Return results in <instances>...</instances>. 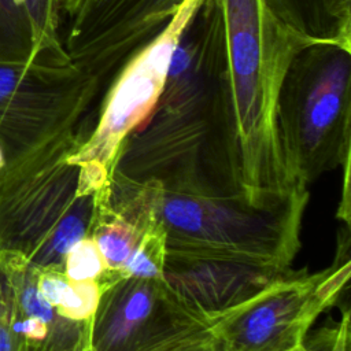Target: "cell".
Instances as JSON below:
<instances>
[{
  "instance_id": "1",
  "label": "cell",
  "mask_w": 351,
  "mask_h": 351,
  "mask_svg": "<svg viewBox=\"0 0 351 351\" xmlns=\"http://www.w3.org/2000/svg\"><path fill=\"white\" fill-rule=\"evenodd\" d=\"M111 177L171 193L244 196L221 0H203L188 21L160 95L123 140Z\"/></svg>"
},
{
  "instance_id": "2",
  "label": "cell",
  "mask_w": 351,
  "mask_h": 351,
  "mask_svg": "<svg viewBox=\"0 0 351 351\" xmlns=\"http://www.w3.org/2000/svg\"><path fill=\"white\" fill-rule=\"evenodd\" d=\"M221 4L243 193L254 203H266L300 185L285 165L276 100L284 69L306 40L281 26L262 0Z\"/></svg>"
},
{
  "instance_id": "3",
  "label": "cell",
  "mask_w": 351,
  "mask_h": 351,
  "mask_svg": "<svg viewBox=\"0 0 351 351\" xmlns=\"http://www.w3.org/2000/svg\"><path fill=\"white\" fill-rule=\"evenodd\" d=\"M307 202L304 185L266 203H254L243 195L171 193L159 186L154 211L165 232L167 252L289 271L300 250Z\"/></svg>"
},
{
  "instance_id": "4",
  "label": "cell",
  "mask_w": 351,
  "mask_h": 351,
  "mask_svg": "<svg viewBox=\"0 0 351 351\" xmlns=\"http://www.w3.org/2000/svg\"><path fill=\"white\" fill-rule=\"evenodd\" d=\"M278 138L295 184L350 166L351 48L303 41L292 52L276 100Z\"/></svg>"
},
{
  "instance_id": "5",
  "label": "cell",
  "mask_w": 351,
  "mask_h": 351,
  "mask_svg": "<svg viewBox=\"0 0 351 351\" xmlns=\"http://www.w3.org/2000/svg\"><path fill=\"white\" fill-rule=\"evenodd\" d=\"M99 99L97 82L73 63H0V148L5 163L48 148L75 151Z\"/></svg>"
},
{
  "instance_id": "6",
  "label": "cell",
  "mask_w": 351,
  "mask_h": 351,
  "mask_svg": "<svg viewBox=\"0 0 351 351\" xmlns=\"http://www.w3.org/2000/svg\"><path fill=\"white\" fill-rule=\"evenodd\" d=\"M203 0H184L166 27L119 70L86 121V136L67 158L80 169L77 193L110 185L123 140L144 121L158 100L178 40Z\"/></svg>"
},
{
  "instance_id": "7",
  "label": "cell",
  "mask_w": 351,
  "mask_h": 351,
  "mask_svg": "<svg viewBox=\"0 0 351 351\" xmlns=\"http://www.w3.org/2000/svg\"><path fill=\"white\" fill-rule=\"evenodd\" d=\"M348 245L346 232L330 266L314 273H288L219 318L211 328L222 351L296 350L315 319L347 287L351 276Z\"/></svg>"
},
{
  "instance_id": "8",
  "label": "cell",
  "mask_w": 351,
  "mask_h": 351,
  "mask_svg": "<svg viewBox=\"0 0 351 351\" xmlns=\"http://www.w3.org/2000/svg\"><path fill=\"white\" fill-rule=\"evenodd\" d=\"M184 0H60V40L100 96L128 60L155 38Z\"/></svg>"
},
{
  "instance_id": "9",
  "label": "cell",
  "mask_w": 351,
  "mask_h": 351,
  "mask_svg": "<svg viewBox=\"0 0 351 351\" xmlns=\"http://www.w3.org/2000/svg\"><path fill=\"white\" fill-rule=\"evenodd\" d=\"M73 148H48L0 170V252L33 263L77 196Z\"/></svg>"
},
{
  "instance_id": "10",
  "label": "cell",
  "mask_w": 351,
  "mask_h": 351,
  "mask_svg": "<svg viewBox=\"0 0 351 351\" xmlns=\"http://www.w3.org/2000/svg\"><path fill=\"white\" fill-rule=\"evenodd\" d=\"M200 325L210 324L176 302L162 280L119 277L101 291L89 340L92 351H145Z\"/></svg>"
},
{
  "instance_id": "11",
  "label": "cell",
  "mask_w": 351,
  "mask_h": 351,
  "mask_svg": "<svg viewBox=\"0 0 351 351\" xmlns=\"http://www.w3.org/2000/svg\"><path fill=\"white\" fill-rule=\"evenodd\" d=\"M289 271L167 252L162 282L189 314L214 325Z\"/></svg>"
},
{
  "instance_id": "12",
  "label": "cell",
  "mask_w": 351,
  "mask_h": 351,
  "mask_svg": "<svg viewBox=\"0 0 351 351\" xmlns=\"http://www.w3.org/2000/svg\"><path fill=\"white\" fill-rule=\"evenodd\" d=\"M108 191L110 185L97 193L88 237L95 241L106 265V273L121 276L123 263L149 225H144L133 215L111 206Z\"/></svg>"
},
{
  "instance_id": "13",
  "label": "cell",
  "mask_w": 351,
  "mask_h": 351,
  "mask_svg": "<svg viewBox=\"0 0 351 351\" xmlns=\"http://www.w3.org/2000/svg\"><path fill=\"white\" fill-rule=\"evenodd\" d=\"M32 29V63H71L60 40V0H22Z\"/></svg>"
},
{
  "instance_id": "14",
  "label": "cell",
  "mask_w": 351,
  "mask_h": 351,
  "mask_svg": "<svg viewBox=\"0 0 351 351\" xmlns=\"http://www.w3.org/2000/svg\"><path fill=\"white\" fill-rule=\"evenodd\" d=\"M33 38L22 0H0V63H32Z\"/></svg>"
},
{
  "instance_id": "15",
  "label": "cell",
  "mask_w": 351,
  "mask_h": 351,
  "mask_svg": "<svg viewBox=\"0 0 351 351\" xmlns=\"http://www.w3.org/2000/svg\"><path fill=\"white\" fill-rule=\"evenodd\" d=\"M166 254V236L155 218L152 225L143 233L137 247L123 263L119 274L122 277L160 280Z\"/></svg>"
},
{
  "instance_id": "16",
  "label": "cell",
  "mask_w": 351,
  "mask_h": 351,
  "mask_svg": "<svg viewBox=\"0 0 351 351\" xmlns=\"http://www.w3.org/2000/svg\"><path fill=\"white\" fill-rule=\"evenodd\" d=\"M89 321L60 317L43 340H21L19 351H92Z\"/></svg>"
},
{
  "instance_id": "17",
  "label": "cell",
  "mask_w": 351,
  "mask_h": 351,
  "mask_svg": "<svg viewBox=\"0 0 351 351\" xmlns=\"http://www.w3.org/2000/svg\"><path fill=\"white\" fill-rule=\"evenodd\" d=\"M103 287L95 281H70L63 291V295L56 304L55 310L58 315L73 319V321H86L92 318Z\"/></svg>"
},
{
  "instance_id": "18",
  "label": "cell",
  "mask_w": 351,
  "mask_h": 351,
  "mask_svg": "<svg viewBox=\"0 0 351 351\" xmlns=\"http://www.w3.org/2000/svg\"><path fill=\"white\" fill-rule=\"evenodd\" d=\"M63 273L70 281H95L106 273L103 258L90 237L81 239L69 250Z\"/></svg>"
},
{
  "instance_id": "19",
  "label": "cell",
  "mask_w": 351,
  "mask_h": 351,
  "mask_svg": "<svg viewBox=\"0 0 351 351\" xmlns=\"http://www.w3.org/2000/svg\"><path fill=\"white\" fill-rule=\"evenodd\" d=\"M350 310L346 308L339 321L307 335L298 351H350Z\"/></svg>"
},
{
  "instance_id": "20",
  "label": "cell",
  "mask_w": 351,
  "mask_h": 351,
  "mask_svg": "<svg viewBox=\"0 0 351 351\" xmlns=\"http://www.w3.org/2000/svg\"><path fill=\"white\" fill-rule=\"evenodd\" d=\"M145 351H222L210 325H200L173 336Z\"/></svg>"
},
{
  "instance_id": "21",
  "label": "cell",
  "mask_w": 351,
  "mask_h": 351,
  "mask_svg": "<svg viewBox=\"0 0 351 351\" xmlns=\"http://www.w3.org/2000/svg\"><path fill=\"white\" fill-rule=\"evenodd\" d=\"M16 306L14 292L5 274L0 270V351H19L21 337L14 322Z\"/></svg>"
},
{
  "instance_id": "22",
  "label": "cell",
  "mask_w": 351,
  "mask_h": 351,
  "mask_svg": "<svg viewBox=\"0 0 351 351\" xmlns=\"http://www.w3.org/2000/svg\"><path fill=\"white\" fill-rule=\"evenodd\" d=\"M4 165H5V159H4V154H3V151L0 148V170L4 167Z\"/></svg>"
},
{
  "instance_id": "23",
  "label": "cell",
  "mask_w": 351,
  "mask_h": 351,
  "mask_svg": "<svg viewBox=\"0 0 351 351\" xmlns=\"http://www.w3.org/2000/svg\"><path fill=\"white\" fill-rule=\"evenodd\" d=\"M292 351H298V348H296V350H292Z\"/></svg>"
}]
</instances>
